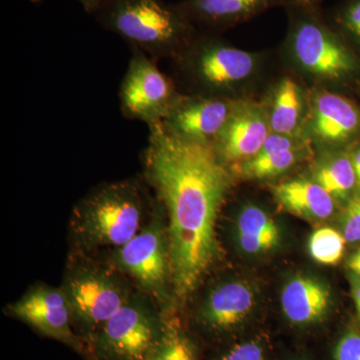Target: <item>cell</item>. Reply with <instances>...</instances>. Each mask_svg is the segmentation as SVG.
Segmentation results:
<instances>
[{
	"instance_id": "obj_1",
	"label": "cell",
	"mask_w": 360,
	"mask_h": 360,
	"mask_svg": "<svg viewBox=\"0 0 360 360\" xmlns=\"http://www.w3.org/2000/svg\"><path fill=\"white\" fill-rule=\"evenodd\" d=\"M148 127L144 176L165 208L174 297L184 300L219 259L217 219L233 180L213 144Z\"/></svg>"
},
{
	"instance_id": "obj_2",
	"label": "cell",
	"mask_w": 360,
	"mask_h": 360,
	"mask_svg": "<svg viewBox=\"0 0 360 360\" xmlns=\"http://www.w3.org/2000/svg\"><path fill=\"white\" fill-rule=\"evenodd\" d=\"M148 193L136 179L101 184L73 208L70 233L75 251L116 250L134 238L148 217Z\"/></svg>"
},
{
	"instance_id": "obj_3",
	"label": "cell",
	"mask_w": 360,
	"mask_h": 360,
	"mask_svg": "<svg viewBox=\"0 0 360 360\" xmlns=\"http://www.w3.org/2000/svg\"><path fill=\"white\" fill-rule=\"evenodd\" d=\"M97 13L104 27L153 60L176 58L191 41V20L162 0H106Z\"/></svg>"
},
{
	"instance_id": "obj_4",
	"label": "cell",
	"mask_w": 360,
	"mask_h": 360,
	"mask_svg": "<svg viewBox=\"0 0 360 360\" xmlns=\"http://www.w3.org/2000/svg\"><path fill=\"white\" fill-rule=\"evenodd\" d=\"M129 279L110 262L75 251L66 265L63 292L70 303L73 326L82 341L97 333L135 292Z\"/></svg>"
},
{
	"instance_id": "obj_5",
	"label": "cell",
	"mask_w": 360,
	"mask_h": 360,
	"mask_svg": "<svg viewBox=\"0 0 360 360\" xmlns=\"http://www.w3.org/2000/svg\"><path fill=\"white\" fill-rule=\"evenodd\" d=\"M162 208L160 200L156 201L141 231L124 245L111 250L108 262L165 314L172 310L167 305L174 293L167 225Z\"/></svg>"
},
{
	"instance_id": "obj_6",
	"label": "cell",
	"mask_w": 360,
	"mask_h": 360,
	"mask_svg": "<svg viewBox=\"0 0 360 360\" xmlns=\"http://www.w3.org/2000/svg\"><path fill=\"white\" fill-rule=\"evenodd\" d=\"M165 328V315L141 291L84 341L85 360H151Z\"/></svg>"
},
{
	"instance_id": "obj_7",
	"label": "cell",
	"mask_w": 360,
	"mask_h": 360,
	"mask_svg": "<svg viewBox=\"0 0 360 360\" xmlns=\"http://www.w3.org/2000/svg\"><path fill=\"white\" fill-rule=\"evenodd\" d=\"M176 58L205 96L226 97L224 94L251 77L257 66L255 54L215 40H191Z\"/></svg>"
},
{
	"instance_id": "obj_8",
	"label": "cell",
	"mask_w": 360,
	"mask_h": 360,
	"mask_svg": "<svg viewBox=\"0 0 360 360\" xmlns=\"http://www.w3.org/2000/svg\"><path fill=\"white\" fill-rule=\"evenodd\" d=\"M179 97L172 80L161 72L153 59L134 49L120 86L123 115L151 127L163 122Z\"/></svg>"
},
{
	"instance_id": "obj_9",
	"label": "cell",
	"mask_w": 360,
	"mask_h": 360,
	"mask_svg": "<svg viewBox=\"0 0 360 360\" xmlns=\"http://www.w3.org/2000/svg\"><path fill=\"white\" fill-rule=\"evenodd\" d=\"M290 47L296 65L317 79L338 82L355 70L354 59L347 46L314 18L295 21L291 28Z\"/></svg>"
},
{
	"instance_id": "obj_10",
	"label": "cell",
	"mask_w": 360,
	"mask_h": 360,
	"mask_svg": "<svg viewBox=\"0 0 360 360\" xmlns=\"http://www.w3.org/2000/svg\"><path fill=\"white\" fill-rule=\"evenodd\" d=\"M6 314L44 338L63 343L84 359V343L73 326L70 303L63 288L34 284L6 307Z\"/></svg>"
},
{
	"instance_id": "obj_11",
	"label": "cell",
	"mask_w": 360,
	"mask_h": 360,
	"mask_svg": "<svg viewBox=\"0 0 360 360\" xmlns=\"http://www.w3.org/2000/svg\"><path fill=\"white\" fill-rule=\"evenodd\" d=\"M236 105L238 103L227 97L180 96L161 123L176 136L213 144Z\"/></svg>"
},
{
	"instance_id": "obj_12",
	"label": "cell",
	"mask_w": 360,
	"mask_h": 360,
	"mask_svg": "<svg viewBox=\"0 0 360 360\" xmlns=\"http://www.w3.org/2000/svg\"><path fill=\"white\" fill-rule=\"evenodd\" d=\"M269 134V115L262 106L238 103L213 146L225 165H236L255 158Z\"/></svg>"
},
{
	"instance_id": "obj_13",
	"label": "cell",
	"mask_w": 360,
	"mask_h": 360,
	"mask_svg": "<svg viewBox=\"0 0 360 360\" xmlns=\"http://www.w3.org/2000/svg\"><path fill=\"white\" fill-rule=\"evenodd\" d=\"M255 305V295L245 283L231 281L208 293L201 307L198 321L210 335L229 333L245 321Z\"/></svg>"
},
{
	"instance_id": "obj_14",
	"label": "cell",
	"mask_w": 360,
	"mask_h": 360,
	"mask_svg": "<svg viewBox=\"0 0 360 360\" xmlns=\"http://www.w3.org/2000/svg\"><path fill=\"white\" fill-rule=\"evenodd\" d=\"M311 129L314 136L326 143H341L360 129V111L345 97L323 91L312 104Z\"/></svg>"
},
{
	"instance_id": "obj_15",
	"label": "cell",
	"mask_w": 360,
	"mask_h": 360,
	"mask_svg": "<svg viewBox=\"0 0 360 360\" xmlns=\"http://www.w3.org/2000/svg\"><path fill=\"white\" fill-rule=\"evenodd\" d=\"M274 198L286 212L309 220H324L335 212V200L317 182L290 180L276 186Z\"/></svg>"
},
{
	"instance_id": "obj_16",
	"label": "cell",
	"mask_w": 360,
	"mask_h": 360,
	"mask_svg": "<svg viewBox=\"0 0 360 360\" xmlns=\"http://www.w3.org/2000/svg\"><path fill=\"white\" fill-rule=\"evenodd\" d=\"M330 302L323 284L310 277H297L286 284L281 293V305L288 321L309 324L326 315Z\"/></svg>"
},
{
	"instance_id": "obj_17",
	"label": "cell",
	"mask_w": 360,
	"mask_h": 360,
	"mask_svg": "<svg viewBox=\"0 0 360 360\" xmlns=\"http://www.w3.org/2000/svg\"><path fill=\"white\" fill-rule=\"evenodd\" d=\"M270 0H186L179 6L189 20L210 25L238 22L260 13Z\"/></svg>"
},
{
	"instance_id": "obj_18",
	"label": "cell",
	"mask_w": 360,
	"mask_h": 360,
	"mask_svg": "<svg viewBox=\"0 0 360 360\" xmlns=\"http://www.w3.org/2000/svg\"><path fill=\"white\" fill-rule=\"evenodd\" d=\"M238 239L239 246L245 252H264L278 243V227L262 208L248 206L238 217Z\"/></svg>"
},
{
	"instance_id": "obj_19",
	"label": "cell",
	"mask_w": 360,
	"mask_h": 360,
	"mask_svg": "<svg viewBox=\"0 0 360 360\" xmlns=\"http://www.w3.org/2000/svg\"><path fill=\"white\" fill-rule=\"evenodd\" d=\"M302 90L295 80L284 78L277 86L270 108V130L274 134L293 135L302 123Z\"/></svg>"
},
{
	"instance_id": "obj_20",
	"label": "cell",
	"mask_w": 360,
	"mask_h": 360,
	"mask_svg": "<svg viewBox=\"0 0 360 360\" xmlns=\"http://www.w3.org/2000/svg\"><path fill=\"white\" fill-rule=\"evenodd\" d=\"M163 315L165 328L151 360H200L198 347L172 310Z\"/></svg>"
},
{
	"instance_id": "obj_21",
	"label": "cell",
	"mask_w": 360,
	"mask_h": 360,
	"mask_svg": "<svg viewBox=\"0 0 360 360\" xmlns=\"http://www.w3.org/2000/svg\"><path fill=\"white\" fill-rule=\"evenodd\" d=\"M302 148L272 151L257 155L245 162L233 165L241 176L250 179H265L277 176L290 169L302 158Z\"/></svg>"
},
{
	"instance_id": "obj_22",
	"label": "cell",
	"mask_w": 360,
	"mask_h": 360,
	"mask_svg": "<svg viewBox=\"0 0 360 360\" xmlns=\"http://www.w3.org/2000/svg\"><path fill=\"white\" fill-rule=\"evenodd\" d=\"M314 179L333 198H345L356 186L352 158L345 155L336 156L322 163L317 168Z\"/></svg>"
},
{
	"instance_id": "obj_23",
	"label": "cell",
	"mask_w": 360,
	"mask_h": 360,
	"mask_svg": "<svg viewBox=\"0 0 360 360\" xmlns=\"http://www.w3.org/2000/svg\"><path fill=\"white\" fill-rule=\"evenodd\" d=\"M345 236L330 227H322L309 238V253L315 262L321 264L335 265L340 262L345 250Z\"/></svg>"
},
{
	"instance_id": "obj_24",
	"label": "cell",
	"mask_w": 360,
	"mask_h": 360,
	"mask_svg": "<svg viewBox=\"0 0 360 360\" xmlns=\"http://www.w3.org/2000/svg\"><path fill=\"white\" fill-rule=\"evenodd\" d=\"M338 23L349 39L360 44V0H350L340 9Z\"/></svg>"
},
{
	"instance_id": "obj_25",
	"label": "cell",
	"mask_w": 360,
	"mask_h": 360,
	"mask_svg": "<svg viewBox=\"0 0 360 360\" xmlns=\"http://www.w3.org/2000/svg\"><path fill=\"white\" fill-rule=\"evenodd\" d=\"M213 360H265L264 345L259 341L238 343Z\"/></svg>"
},
{
	"instance_id": "obj_26",
	"label": "cell",
	"mask_w": 360,
	"mask_h": 360,
	"mask_svg": "<svg viewBox=\"0 0 360 360\" xmlns=\"http://www.w3.org/2000/svg\"><path fill=\"white\" fill-rule=\"evenodd\" d=\"M343 236L347 243L360 241V195L348 202L343 217Z\"/></svg>"
},
{
	"instance_id": "obj_27",
	"label": "cell",
	"mask_w": 360,
	"mask_h": 360,
	"mask_svg": "<svg viewBox=\"0 0 360 360\" xmlns=\"http://www.w3.org/2000/svg\"><path fill=\"white\" fill-rule=\"evenodd\" d=\"M335 360H360V333L350 331L343 336L335 352Z\"/></svg>"
},
{
	"instance_id": "obj_28",
	"label": "cell",
	"mask_w": 360,
	"mask_h": 360,
	"mask_svg": "<svg viewBox=\"0 0 360 360\" xmlns=\"http://www.w3.org/2000/svg\"><path fill=\"white\" fill-rule=\"evenodd\" d=\"M87 13H98L106 0H77Z\"/></svg>"
},
{
	"instance_id": "obj_29",
	"label": "cell",
	"mask_w": 360,
	"mask_h": 360,
	"mask_svg": "<svg viewBox=\"0 0 360 360\" xmlns=\"http://www.w3.org/2000/svg\"><path fill=\"white\" fill-rule=\"evenodd\" d=\"M352 296L356 307L357 314L360 319V277H354L352 279Z\"/></svg>"
},
{
	"instance_id": "obj_30",
	"label": "cell",
	"mask_w": 360,
	"mask_h": 360,
	"mask_svg": "<svg viewBox=\"0 0 360 360\" xmlns=\"http://www.w3.org/2000/svg\"><path fill=\"white\" fill-rule=\"evenodd\" d=\"M348 267L354 271L357 276L360 277V250L355 251L347 262Z\"/></svg>"
},
{
	"instance_id": "obj_31",
	"label": "cell",
	"mask_w": 360,
	"mask_h": 360,
	"mask_svg": "<svg viewBox=\"0 0 360 360\" xmlns=\"http://www.w3.org/2000/svg\"><path fill=\"white\" fill-rule=\"evenodd\" d=\"M352 160V165H354L355 175H356V186L360 188V148L355 151Z\"/></svg>"
},
{
	"instance_id": "obj_32",
	"label": "cell",
	"mask_w": 360,
	"mask_h": 360,
	"mask_svg": "<svg viewBox=\"0 0 360 360\" xmlns=\"http://www.w3.org/2000/svg\"><path fill=\"white\" fill-rule=\"evenodd\" d=\"M28 1H32L33 4H39V2L44 1V0H28Z\"/></svg>"
}]
</instances>
